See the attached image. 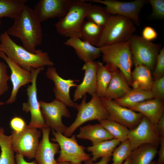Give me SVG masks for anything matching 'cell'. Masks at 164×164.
Segmentation results:
<instances>
[{"label":"cell","instance_id":"1","mask_svg":"<svg viewBox=\"0 0 164 164\" xmlns=\"http://www.w3.org/2000/svg\"><path fill=\"white\" fill-rule=\"evenodd\" d=\"M14 19L13 24L6 31L7 33L19 38L24 48L35 53L36 47L42 42L43 35L41 22L33 9L25 5Z\"/></svg>","mask_w":164,"mask_h":164},{"label":"cell","instance_id":"2","mask_svg":"<svg viewBox=\"0 0 164 164\" xmlns=\"http://www.w3.org/2000/svg\"><path fill=\"white\" fill-rule=\"evenodd\" d=\"M0 41L2 51L11 60L25 70L30 72L33 68L54 65L47 52L40 49L36 50L35 53L30 52L15 43L6 31L1 34Z\"/></svg>","mask_w":164,"mask_h":164},{"label":"cell","instance_id":"3","mask_svg":"<svg viewBox=\"0 0 164 164\" xmlns=\"http://www.w3.org/2000/svg\"><path fill=\"white\" fill-rule=\"evenodd\" d=\"M92 5L84 0H72L66 15L55 24L57 33L69 38H80L82 25Z\"/></svg>","mask_w":164,"mask_h":164},{"label":"cell","instance_id":"4","mask_svg":"<svg viewBox=\"0 0 164 164\" xmlns=\"http://www.w3.org/2000/svg\"><path fill=\"white\" fill-rule=\"evenodd\" d=\"M86 94L83 97L81 103L76 104L75 109L78 113L74 122L67 127L63 135L71 136L74 131L84 123L90 121H98L109 119V115L103 106L100 97L96 93L92 96L91 100L86 102Z\"/></svg>","mask_w":164,"mask_h":164},{"label":"cell","instance_id":"5","mask_svg":"<svg viewBox=\"0 0 164 164\" xmlns=\"http://www.w3.org/2000/svg\"><path fill=\"white\" fill-rule=\"evenodd\" d=\"M136 28L130 19L119 15H112L103 28L97 47L129 40Z\"/></svg>","mask_w":164,"mask_h":164},{"label":"cell","instance_id":"6","mask_svg":"<svg viewBox=\"0 0 164 164\" xmlns=\"http://www.w3.org/2000/svg\"><path fill=\"white\" fill-rule=\"evenodd\" d=\"M100 48L103 61L118 68L131 87V68L133 63L129 40Z\"/></svg>","mask_w":164,"mask_h":164},{"label":"cell","instance_id":"7","mask_svg":"<svg viewBox=\"0 0 164 164\" xmlns=\"http://www.w3.org/2000/svg\"><path fill=\"white\" fill-rule=\"evenodd\" d=\"M52 133L54 137L51 139V141L57 143L60 149V154L56 160L57 162L81 164L91 158L85 152V148L79 144L75 135L69 138L53 130Z\"/></svg>","mask_w":164,"mask_h":164},{"label":"cell","instance_id":"8","mask_svg":"<svg viewBox=\"0 0 164 164\" xmlns=\"http://www.w3.org/2000/svg\"><path fill=\"white\" fill-rule=\"evenodd\" d=\"M129 42L132 63L135 67L143 64L153 71L157 56L161 49V44L147 41L141 36L133 34Z\"/></svg>","mask_w":164,"mask_h":164},{"label":"cell","instance_id":"9","mask_svg":"<svg viewBox=\"0 0 164 164\" xmlns=\"http://www.w3.org/2000/svg\"><path fill=\"white\" fill-rule=\"evenodd\" d=\"M12 142L15 152L24 157L35 158L39 143L41 131L27 125L22 131L15 132L12 131Z\"/></svg>","mask_w":164,"mask_h":164},{"label":"cell","instance_id":"10","mask_svg":"<svg viewBox=\"0 0 164 164\" xmlns=\"http://www.w3.org/2000/svg\"><path fill=\"white\" fill-rule=\"evenodd\" d=\"M44 67L32 69L31 71L32 80L31 85L27 88V101L22 104V109L26 113L30 112L31 119L28 125L32 128L42 129L48 127L42 117L37 96L36 79L39 72Z\"/></svg>","mask_w":164,"mask_h":164},{"label":"cell","instance_id":"11","mask_svg":"<svg viewBox=\"0 0 164 164\" xmlns=\"http://www.w3.org/2000/svg\"><path fill=\"white\" fill-rule=\"evenodd\" d=\"M39 103L42 117L47 125L52 130L63 134L67 127L63 123L62 117L71 116L67 106L56 99L50 103L40 101Z\"/></svg>","mask_w":164,"mask_h":164},{"label":"cell","instance_id":"12","mask_svg":"<svg viewBox=\"0 0 164 164\" xmlns=\"http://www.w3.org/2000/svg\"><path fill=\"white\" fill-rule=\"evenodd\" d=\"M84 0L103 4L111 15H117L126 17L137 26L140 25L139 15L141 10L148 3V0H135L130 2L116 0Z\"/></svg>","mask_w":164,"mask_h":164},{"label":"cell","instance_id":"13","mask_svg":"<svg viewBox=\"0 0 164 164\" xmlns=\"http://www.w3.org/2000/svg\"><path fill=\"white\" fill-rule=\"evenodd\" d=\"M127 139L132 151L144 144L159 145L160 142L156 126L144 116L134 128L129 129Z\"/></svg>","mask_w":164,"mask_h":164},{"label":"cell","instance_id":"14","mask_svg":"<svg viewBox=\"0 0 164 164\" xmlns=\"http://www.w3.org/2000/svg\"><path fill=\"white\" fill-rule=\"evenodd\" d=\"M100 98L109 115V119L125 125L129 130L134 128L144 116L141 113L120 105L114 100L104 97Z\"/></svg>","mask_w":164,"mask_h":164},{"label":"cell","instance_id":"15","mask_svg":"<svg viewBox=\"0 0 164 164\" xmlns=\"http://www.w3.org/2000/svg\"><path fill=\"white\" fill-rule=\"evenodd\" d=\"M46 74L47 77L54 82L53 92L55 99L63 102L67 107L75 108L76 103L71 99L70 91L71 87H77V85L75 82L78 80L63 78L53 66L48 67Z\"/></svg>","mask_w":164,"mask_h":164},{"label":"cell","instance_id":"16","mask_svg":"<svg viewBox=\"0 0 164 164\" xmlns=\"http://www.w3.org/2000/svg\"><path fill=\"white\" fill-rule=\"evenodd\" d=\"M72 0H40L34 11L41 22L50 19L63 17L67 14Z\"/></svg>","mask_w":164,"mask_h":164},{"label":"cell","instance_id":"17","mask_svg":"<svg viewBox=\"0 0 164 164\" xmlns=\"http://www.w3.org/2000/svg\"><path fill=\"white\" fill-rule=\"evenodd\" d=\"M0 57L5 60L11 70L10 79L12 89L11 95L5 103L12 104L15 101L20 87L32 83V74L31 72L24 70L12 61L2 51L0 53Z\"/></svg>","mask_w":164,"mask_h":164},{"label":"cell","instance_id":"18","mask_svg":"<svg viewBox=\"0 0 164 164\" xmlns=\"http://www.w3.org/2000/svg\"><path fill=\"white\" fill-rule=\"evenodd\" d=\"M41 130L42 138L39 144L35 158L38 164H56L57 161L55 156L59 151V145L56 142L50 141L49 127Z\"/></svg>","mask_w":164,"mask_h":164},{"label":"cell","instance_id":"19","mask_svg":"<svg viewBox=\"0 0 164 164\" xmlns=\"http://www.w3.org/2000/svg\"><path fill=\"white\" fill-rule=\"evenodd\" d=\"M97 62H90L84 63L81 70L84 75L81 83L77 85L73 95V101L81 99L87 93L92 96L96 93V74Z\"/></svg>","mask_w":164,"mask_h":164},{"label":"cell","instance_id":"20","mask_svg":"<svg viewBox=\"0 0 164 164\" xmlns=\"http://www.w3.org/2000/svg\"><path fill=\"white\" fill-rule=\"evenodd\" d=\"M128 108L141 113L156 126L164 114V101L153 98L138 103Z\"/></svg>","mask_w":164,"mask_h":164},{"label":"cell","instance_id":"21","mask_svg":"<svg viewBox=\"0 0 164 164\" xmlns=\"http://www.w3.org/2000/svg\"><path fill=\"white\" fill-rule=\"evenodd\" d=\"M73 47L79 58L85 63L94 61L101 56L100 47L92 45L79 38H70L64 42Z\"/></svg>","mask_w":164,"mask_h":164},{"label":"cell","instance_id":"22","mask_svg":"<svg viewBox=\"0 0 164 164\" xmlns=\"http://www.w3.org/2000/svg\"><path fill=\"white\" fill-rule=\"evenodd\" d=\"M123 73L115 67L104 97L114 100L122 97L132 89Z\"/></svg>","mask_w":164,"mask_h":164},{"label":"cell","instance_id":"23","mask_svg":"<svg viewBox=\"0 0 164 164\" xmlns=\"http://www.w3.org/2000/svg\"><path fill=\"white\" fill-rule=\"evenodd\" d=\"M76 137L79 139L90 140L92 145L113 138L112 136L100 123L80 127Z\"/></svg>","mask_w":164,"mask_h":164},{"label":"cell","instance_id":"24","mask_svg":"<svg viewBox=\"0 0 164 164\" xmlns=\"http://www.w3.org/2000/svg\"><path fill=\"white\" fill-rule=\"evenodd\" d=\"M131 76L132 88L151 90L153 80L151 70L148 67L143 64L135 66Z\"/></svg>","mask_w":164,"mask_h":164},{"label":"cell","instance_id":"25","mask_svg":"<svg viewBox=\"0 0 164 164\" xmlns=\"http://www.w3.org/2000/svg\"><path fill=\"white\" fill-rule=\"evenodd\" d=\"M158 146L145 144L132 151L130 156V164H150L158 153Z\"/></svg>","mask_w":164,"mask_h":164},{"label":"cell","instance_id":"26","mask_svg":"<svg viewBox=\"0 0 164 164\" xmlns=\"http://www.w3.org/2000/svg\"><path fill=\"white\" fill-rule=\"evenodd\" d=\"M96 74V94L100 97H104L108 85L111 79L114 67L110 64L97 61Z\"/></svg>","mask_w":164,"mask_h":164},{"label":"cell","instance_id":"27","mask_svg":"<svg viewBox=\"0 0 164 164\" xmlns=\"http://www.w3.org/2000/svg\"><path fill=\"white\" fill-rule=\"evenodd\" d=\"M153 98L151 90L132 88L123 96L114 101L120 105L129 108L138 103Z\"/></svg>","mask_w":164,"mask_h":164},{"label":"cell","instance_id":"28","mask_svg":"<svg viewBox=\"0 0 164 164\" xmlns=\"http://www.w3.org/2000/svg\"><path fill=\"white\" fill-rule=\"evenodd\" d=\"M0 164H16L12 135H6L2 127H0Z\"/></svg>","mask_w":164,"mask_h":164},{"label":"cell","instance_id":"29","mask_svg":"<svg viewBox=\"0 0 164 164\" xmlns=\"http://www.w3.org/2000/svg\"><path fill=\"white\" fill-rule=\"evenodd\" d=\"M103 28L95 23L87 20L84 21L80 30V38L92 45L97 47Z\"/></svg>","mask_w":164,"mask_h":164},{"label":"cell","instance_id":"30","mask_svg":"<svg viewBox=\"0 0 164 164\" xmlns=\"http://www.w3.org/2000/svg\"><path fill=\"white\" fill-rule=\"evenodd\" d=\"M118 140L113 138L104 141L88 147L87 149L91 153L93 161L107 155H112L114 149L120 143Z\"/></svg>","mask_w":164,"mask_h":164},{"label":"cell","instance_id":"31","mask_svg":"<svg viewBox=\"0 0 164 164\" xmlns=\"http://www.w3.org/2000/svg\"><path fill=\"white\" fill-rule=\"evenodd\" d=\"M28 0H0V18L7 17L14 19Z\"/></svg>","mask_w":164,"mask_h":164},{"label":"cell","instance_id":"32","mask_svg":"<svg viewBox=\"0 0 164 164\" xmlns=\"http://www.w3.org/2000/svg\"><path fill=\"white\" fill-rule=\"evenodd\" d=\"M99 123L113 137L120 142L127 140L129 129L125 125L108 119L99 121Z\"/></svg>","mask_w":164,"mask_h":164},{"label":"cell","instance_id":"33","mask_svg":"<svg viewBox=\"0 0 164 164\" xmlns=\"http://www.w3.org/2000/svg\"><path fill=\"white\" fill-rule=\"evenodd\" d=\"M112 15L105 7L92 5L86 16L87 20L91 21L103 28Z\"/></svg>","mask_w":164,"mask_h":164},{"label":"cell","instance_id":"34","mask_svg":"<svg viewBox=\"0 0 164 164\" xmlns=\"http://www.w3.org/2000/svg\"><path fill=\"white\" fill-rule=\"evenodd\" d=\"M132 151L128 139L121 142L112 152V164H123L130 156Z\"/></svg>","mask_w":164,"mask_h":164},{"label":"cell","instance_id":"35","mask_svg":"<svg viewBox=\"0 0 164 164\" xmlns=\"http://www.w3.org/2000/svg\"><path fill=\"white\" fill-rule=\"evenodd\" d=\"M148 3L151 5L152 12L151 17L157 19L164 18V0H148Z\"/></svg>","mask_w":164,"mask_h":164},{"label":"cell","instance_id":"36","mask_svg":"<svg viewBox=\"0 0 164 164\" xmlns=\"http://www.w3.org/2000/svg\"><path fill=\"white\" fill-rule=\"evenodd\" d=\"M151 91L154 98L164 101V76L153 80Z\"/></svg>","mask_w":164,"mask_h":164},{"label":"cell","instance_id":"37","mask_svg":"<svg viewBox=\"0 0 164 164\" xmlns=\"http://www.w3.org/2000/svg\"><path fill=\"white\" fill-rule=\"evenodd\" d=\"M7 67L5 63L0 61V97L9 89L8 82L10 76L7 73Z\"/></svg>","mask_w":164,"mask_h":164},{"label":"cell","instance_id":"38","mask_svg":"<svg viewBox=\"0 0 164 164\" xmlns=\"http://www.w3.org/2000/svg\"><path fill=\"white\" fill-rule=\"evenodd\" d=\"M154 80L164 76V48L162 47L158 54L153 70Z\"/></svg>","mask_w":164,"mask_h":164},{"label":"cell","instance_id":"39","mask_svg":"<svg viewBox=\"0 0 164 164\" xmlns=\"http://www.w3.org/2000/svg\"><path fill=\"white\" fill-rule=\"evenodd\" d=\"M27 125L24 119L18 116L13 117L10 121V126L12 131L15 132H21Z\"/></svg>","mask_w":164,"mask_h":164},{"label":"cell","instance_id":"40","mask_svg":"<svg viewBox=\"0 0 164 164\" xmlns=\"http://www.w3.org/2000/svg\"><path fill=\"white\" fill-rule=\"evenodd\" d=\"M158 36L157 32L154 28L150 26H147L143 29L141 37L147 41H151L156 39Z\"/></svg>","mask_w":164,"mask_h":164},{"label":"cell","instance_id":"41","mask_svg":"<svg viewBox=\"0 0 164 164\" xmlns=\"http://www.w3.org/2000/svg\"><path fill=\"white\" fill-rule=\"evenodd\" d=\"M160 147L158 151L159 158L156 164H164V138L160 139Z\"/></svg>","mask_w":164,"mask_h":164},{"label":"cell","instance_id":"42","mask_svg":"<svg viewBox=\"0 0 164 164\" xmlns=\"http://www.w3.org/2000/svg\"><path fill=\"white\" fill-rule=\"evenodd\" d=\"M156 128L160 139L164 138V114L159 121Z\"/></svg>","mask_w":164,"mask_h":164},{"label":"cell","instance_id":"43","mask_svg":"<svg viewBox=\"0 0 164 164\" xmlns=\"http://www.w3.org/2000/svg\"><path fill=\"white\" fill-rule=\"evenodd\" d=\"M15 157L16 164H38L36 160L27 162L25 160L23 156L18 153H16Z\"/></svg>","mask_w":164,"mask_h":164},{"label":"cell","instance_id":"44","mask_svg":"<svg viewBox=\"0 0 164 164\" xmlns=\"http://www.w3.org/2000/svg\"><path fill=\"white\" fill-rule=\"evenodd\" d=\"M111 155H107L101 158V160L97 162H94L91 158L85 162L84 164H108Z\"/></svg>","mask_w":164,"mask_h":164},{"label":"cell","instance_id":"45","mask_svg":"<svg viewBox=\"0 0 164 164\" xmlns=\"http://www.w3.org/2000/svg\"><path fill=\"white\" fill-rule=\"evenodd\" d=\"M123 164H130V156L124 161Z\"/></svg>","mask_w":164,"mask_h":164},{"label":"cell","instance_id":"46","mask_svg":"<svg viewBox=\"0 0 164 164\" xmlns=\"http://www.w3.org/2000/svg\"><path fill=\"white\" fill-rule=\"evenodd\" d=\"M56 164H71L70 162H57Z\"/></svg>","mask_w":164,"mask_h":164},{"label":"cell","instance_id":"47","mask_svg":"<svg viewBox=\"0 0 164 164\" xmlns=\"http://www.w3.org/2000/svg\"><path fill=\"white\" fill-rule=\"evenodd\" d=\"M1 21L0 20V26L1 25ZM1 52H2V45H1V43H0V53ZM0 58H1L0 57Z\"/></svg>","mask_w":164,"mask_h":164},{"label":"cell","instance_id":"48","mask_svg":"<svg viewBox=\"0 0 164 164\" xmlns=\"http://www.w3.org/2000/svg\"><path fill=\"white\" fill-rule=\"evenodd\" d=\"M5 104V103L3 102L0 101V106L3 105Z\"/></svg>","mask_w":164,"mask_h":164},{"label":"cell","instance_id":"49","mask_svg":"<svg viewBox=\"0 0 164 164\" xmlns=\"http://www.w3.org/2000/svg\"><path fill=\"white\" fill-rule=\"evenodd\" d=\"M150 164H156V161H153Z\"/></svg>","mask_w":164,"mask_h":164}]
</instances>
